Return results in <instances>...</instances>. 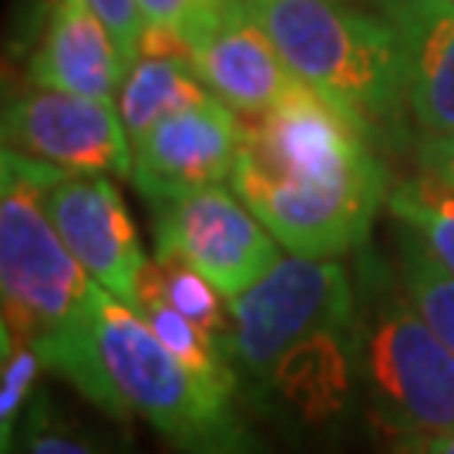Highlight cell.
Instances as JSON below:
<instances>
[{
    "mask_svg": "<svg viewBox=\"0 0 454 454\" xmlns=\"http://www.w3.org/2000/svg\"><path fill=\"white\" fill-rule=\"evenodd\" d=\"M390 454H454V431H448V434H431V438L394 441Z\"/></svg>",
    "mask_w": 454,
    "mask_h": 454,
    "instance_id": "cb8c5ba5",
    "label": "cell"
},
{
    "mask_svg": "<svg viewBox=\"0 0 454 454\" xmlns=\"http://www.w3.org/2000/svg\"><path fill=\"white\" fill-rule=\"evenodd\" d=\"M65 168L4 145L0 155V293L4 326L31 340L44 367L58 371L98 411L129 421L95 340V290L44 209V189Z\"/></svg>",
    "mask_w": 454,
    "mask_h": 454,
    "instance_id": "7a4b0ae2",
    "label": "cell"
},
{
    "mask_svg": "<svg viewBox=\"0 0 454 454\" xmlns=\"http://www.w3.org/2000/svg\"><path fill=\"white\" fill-rule=\"evenodd\" d=\"M88 7L101 17V24L112 34L114 48L125 61V71L131 67V61L138 58L142 48V34H145V17L138 0H88Z\"/></svg>",
    "mask_w": 454,
    "mask_h": 454,
    "instance_id": "44dd1931",
    "label": "cell"
},
{
    "mask_svg": "<svg viewBox=\"0 0 454 454\" xmlns=\"http://www.w3.org/2000/svg\"><path fill=\"white\" fill-rule=\"evenodd\" d=\"M206 98H212V91L195 67L185 37L145 24L138 58L125 71V82L114 98L131 145L162 118L182 112L189 105H199Z\"/></svg>",
    "mask_w": 454,
    "mask_h": 454,
    "instance_id": "9a60e30c",
    "label": "cell"
},
{
    "mask_svg": "<svg viewBox=\"0 0 454 454\" xmlns=\"http://www.w3.org/2000/svg\"><path fill=\"white\" fill-rule=\"evenodd\" d=\"M44 209L84 273L118 300L135 303L148 260L112 176L65 172L44 189Z\"/></svg>",
    "mask_w": 454,
    "mask_h": 454,
    "instance_id": "8fae6325",
    "label": "cell"
},
{
    "mask_svg": "<svg viewBox=\"0 0 454 454\" xmlns=\"http://www.w3.org/2000/svg\"><path fill=\"white\" fill-rule=\"evenodd\" d=\"M343 4H364V7H377V11H384V14H390L401 0H343Z\"/></svg>",
    "mask_w": 454,
    "mask_h": 454,
    "instance_id": "d4e9b609",
    "label": "cell"
},
{
    "mask_svg": "<svg viewBox=\"0 0 454 454\" xmlns=\"http://www.w3.org/2000/svg\"><path fill=\"white\" fill-rule=\"evenodd\" d=\"M155 253H176L209 276L229 300L249 290L283 253L236 189L202 185L152 202Z\"/></svg>",
    "mask_w": 454,
    "mask_h": 454,
    "instance_id": "52a82bcc",
    "label": "cell"
},
{
    "mask_svg": "<svg viewBox=\"0 0 454 454\" xmlns=\"http://www.w3.org/2000/svg\"><path fill=\"white\" fill-rule=\"evenodd\" d=\"M41 367L44 360L37 354V347L4 326L0 330V454H7L14 444L17 424L37 390Z\"/></svg>",
    "mask_w": 454,
    "mask_h": 454,
    "instance_id": "ffe728a7",
    "label": "cell"
},
{
    "mask_svg": "<svg viewBox=\"0 0 454 454\" xmlns=\"http://www.w3.org/2000/svg\"><path fill=\"white\" fill-rule=\"evenodd\" d=\"M202 82L243 118L273 108L300 82L256 14V0H212L185 34Z\"/></svg>",
    "mask_w": 454,
    "mask_h": 454,
    "instance_id": "30bf717a",
    "label": "cell"
},
{
    "mask_svg": "<svg viewBox=\"0 0 454 454\" xmlns=\"http://www.w3.org/2000/svg\"><path fill=\"white\" fill-rule=\"evenodd\" d=\"M138 293H155L168 307L185 313L195 326H202L209 337L219 340L226 350L229 330H232V309H229V296L219 293V286L209 276H202L189 260H182L176 253H155V260L145 262L142 279H138ZM135 307V303H131ZM229 360V357H226ZM236 377V373H232Z\"/></svg>",
    "mask_w": 454,
    "mask_h": 454,
    "instance_id": "2e32d148",
    "label": "cell"
},
{
    "mask_svg": "<svg viewBox=\"0 0 454 454\" xmlns=\"http://www.w3.org/2000/svg\"><path fill=\"white\" fill-rule=\"evenodd\" d=\"M243 142V114L212 95L162 118L131 145V185L152 206L202 185L232 182Z\"/></svg>",
    "mask_w": 454,
    "mask_h": 454,
    "instance_id": "9c48e42d",
    "label": "cell"
},
{
    "mask_svg": "<svg viewBox=\"0 0 454 454\" xmlns=\"http://www.w3.org/2000/svg\"><path fill=\"white\" fill-rule=\"evenodd\" d=\"M394 229H397V270L407 293L427 317V324L441 333V340L454 350V273L424 246V239L411 226L394 219Z\"/></svg>",
    "mask_w": 454,
    "mask_h": 454,
    "instance_id": "ac0fdd59",
    "label": "cell"
},
{
    "mask_svg": "<svg viewBox=\"0 0 454 454\" xmlns=\"http://www.w3.org/2000/svg\"><path fill=\"white\" fill-rule=\"evenodd\" d=\"M4 145L78 176L131 179V138L118 101L27 84L4 105Z\"/></svg>",
    "mask_w": 454,
    "mask_h": 454,
    "instance_id": "ba28073f",
    "label": "cell"
},
{
    "mask_svg": "<svg viewBox=\"0 0 454 454\" xmlns=\"http://www.w3.org/2000/svg\"><path fill=\"white\" fill-rule=\"evenodd\" d=\"M7 454H121L101 434L88 431L78 418L65 414L54 404V394L44 387L34 390L31 404L17 424L14 444Z\"/></svg>",
    "mask_w": 454,
    "mask_h": 454,
    "instance_id": "d6986e66",
    "label": "cell"
},
{
    "mask_svg": "<svg viewBox=\"0 0 454 454\" xmlns=\"http://www.w3.org/2000/svg\"><path fill=\"white\" fill-rule=\"evenodd\" d=\"M95 340L114 390L179 454H262L236 411V390L189 371L138 309L95 290Z\"/></svg>",
    "mask_w": 454,
    "mask_h": 454,
    "instance_id": "5b68a950",
    "label": "cell"
},
{
    "mask_svg": "<svg viewBox=\"0 0 454 454\" xmlns=\"http://www.w3.org/2000/svg\"><path fill=\"white\" fill-rule=\"evenodd\" d=\"M357 387L390 444L454 431V350L377 253L360 260Z\"/></svg>",
    "mask_w": 454,
    "mask_h": 454,
    "instance_id": "277c9868",
    "label": "cell"
},
{
    "mask_svg": "<svg viewBox=\"0 0 454 454\" xmlns=\"http://www.w3.org/2000/svg\"><path fill=\"white\" fill-rule=\"evenodd\" d=\"M357 387V317L330 324L290 347L270 373L260 411H279L303 424H326Z\"/></svg>",
    "mask_w": 454,
    "mask_h": 454,
    "instance_id": "7c38bea8",
    "label": "cell"
},
{
    "mask_svg": "<svg viewBox=\"0 0 454 454\" xmlns=\"http://www.w3.org/2000/svg\"><path fill=\"white\" fill-rule=\"evenodd\" d=\"M229 367L239 397L260 411L270 373L290 347L324 326L357 317V286L340 260L283 253L249 290L229 300Z\"/></svg>",
    "mask_w": 454,
    "mask_h": 454,
    "instance_id": "8992f818",
    "label": "cell"
},
{
    "mask_svg": "<svg viewBox=\"0 0 454 454\" xmlns=\"http://www.w3.org/2000/svg\"><path fill=\"white\" fill-rule=\"evenodd\" d=\"M212 0H138L142 17L148 27H162V31L185 34L192 31V24L206 14Z\"/></svg>",
    "mask_w": 454,
    "mask_h": 454,
    "instance_id": "7402d4cb",
    "label": "cell"
},
{
    "mask_svg": "<svg viewBox=\"0 0 454 454\" xmlns=\"http://www.w3.org/2000/svg\"><path fill=\"white\" fill-rule=\"evenodd\" d=\"M407 114L421 135H454V0H401Z\"/></svg>",
    "mask_w": 454,
    "mask_h": 454,
    "instance_id": "5bb4252c",
    "label": "cell"
},
{
    "mask_svg": "<svg viewBox=\"0 0 454 454\" xmlns=\"http://www.w3.org/2000/svg\"><path fill=\"white\" fill-rule=\"evenodd\" d=\"M418 168L454 189V135H421L414 138Z\"/></svg>",
    "mask_w": 454,
    "mask_h": 454,
    "instance_id": "603a6c76",
    "label": "cell"
},
{
    "mask_svg": "<svg viewBox=\"0 0 454 454\" xmlns=\"http://www.w3.org/2000/svg\"><path fill=\"white\" fill-rule=\"evenodd\" d=\"M290 71L350 112L380 148L407 142L404 44L390 14L343 0H256Z\"/></svg>",
    "mask_w": 454,
    "mask_h": 454,
    "instance_id": "3957f363",
    "label": "cell"
},
{
    "mask_svg": "<svg viewBox=\"0 0 454 454\" xmlns=\"http://www.w3.org/2000/svg\"><path fill=\"white\" fill-rule=\"evenodd\" d=\"M27 78L58 91L114 101L125 82V61L88 0H51Z\"/></svg>",
    "mask_w": 454,
    "mask_h": 454,
    "instance_id": "4fadbf2b",
    "label": "cell"
},
{
    "mask_svg": "<svg viewBox=\"0 0 454 454\" xmlns=\"http://www.w3.org/2000/svg\"><path fill=\"white\" fill-rule=\"evenodd\" d=\"M243 121V155L229 185L276 243L313 260L367 243L387 206L390 176L377 138L354 114L296 82L273 108Z\"/></svg>",
    "mask_w": 454,
    "mask_h": 454,
    "instance_id": "6da1fadb",
    "label": "cell"
},
{
    "mask_svg": "<svg viewBox=\"0 0 454 454\" xmlns=\"http://www.w3.org/2000/svg\"><path fill=\"white\" fill-rule=\"evenodd\" d=\"M387 209L397 223L411 226L424 246L454 273V189L434 176H411L390 185Z\"/></svg>",
    "mask_w": 454,
    "mask_h": 454,
    "instance_id": "e0dca14e",
    "label": "cell"
}]
</instances>
